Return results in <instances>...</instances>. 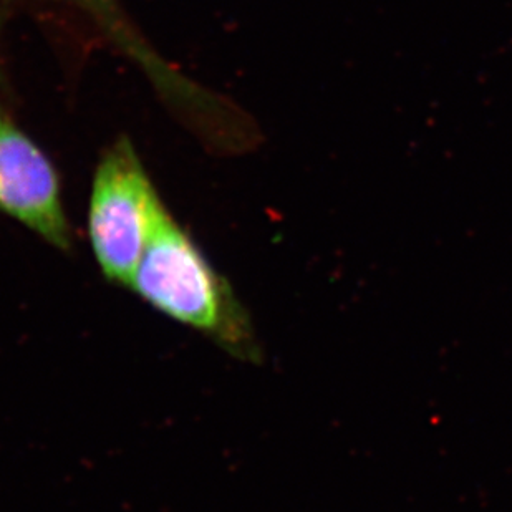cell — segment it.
I'll return each instance as SVG.
<instances>
[{"label": "cell", "instance_id": "2", "mask_svg": "<svg viewBox=\"0 0 512 512\" xmlns=\"http://www.w3.org/2000/svg\"><path fill=\"white\" fill-rule=\"evenodd\" d=\"M161 203L130 141L115 143L95 173L88 211L93 254L108 281L130 285Z\"/></svg>", "mask_w": 512, "mask_h": 512}, {"label": "cell", "instance_id": "3", "mask_svg": "<svg viewBox=\"0 0 512 512\" xmlns=\"http://www.w3.org/2000/svg\"><path fill=\"white\" fill-rule=\"evenodd\" d=\"M0 211L60 251L72 249L57 173L0 107Z\"/></svg>", "mask_w": 512, "mask_h": 512}, {"label": "cell", "instance_id": "1", "mask_svg": "<svg viewBox=\"0 0 512 512\" xmlns=\"http://www.w3.org/2000/svg\"><path fill=\"white\" fill-rule=\"evenodd\" d=\"M161 314L196 330L242 362L262 348L246 307L161 203L140 266L128 285Z\"/></svg>", "mask_w": 512, "mask_h": 512}]
</instances>
